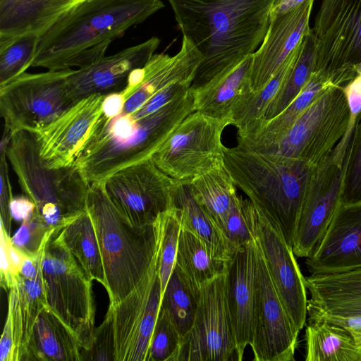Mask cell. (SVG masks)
Segmentation results:
<instances>
[{
    "label": "cell",
    "mask_w": 361,
    "mask_h": 361,
    "mask_svg": "<svg viewBox=\"0 0 361 361\" xmlns=\"http://www.w3.org/2000/svg\"><path fill=\"white\" fill-rule=\"evenodd\" d=\"M73 69L24 73L0 86V112L4 128L37 133L74 102L68 89V78Z\"/></svg>",
    "instance_id": "8"
},
{
    "label": "cell",
    "mask_w": 361,
    "mask_h": 361,
    "mask_svg": "<svg viewBox=\"0 0 361 361\" xmlns=\"http://www.w3.org/2000/svg\"><path fill=\"white\" fill-rule=\"evenodd\" d=\"M102 181L111 200L135 225L154 224L175 205L178 180L152 159L123 168Z\"/></svg>",
    "instance_id": "13"
},
{
    "label": "cell",
    "mask_w": 361,
    "mask_h": 361,
    "mask_svg": "<svg viewBox=\"0 0 361 361\" xmlns=\"http://www.w3.org/2000/svg\"><path fill=\"white\" fill-rule=\"evenodd\" d=\"M314 39L310 30L305 37L304 47L295 65L269 105L263 121L281 113L300 92L314 71Z\"/></svg>",
    "instance_id": "34"
},
{
    "label": "cell",
    "mask_w": 361,
    "mask_h": 361,
    "mask_svg": "<svg viewBox=\"0 0 361 361\" xmlns=\"http://www.w3.org/2000/svg\"><path fill=\"white\" fill-rule=\"evenodd\" d=\"M159 262V247L151 267L137 287L117 305H111L115 330V361H147L161 301Z\"/></svg>",
    "instance_id": "16"
},
{
    "label": "cell",
    "mask_w": 361,
    "mask_h": 361,
    "mask_svg": "<svg viewBox=\"0 0 361 361\" xmlns=\"http://www.w3.org/2000/svg\"><path fill=\"white\" fill-rule=\"evenodd\" d=\"M228 125L229 118L195 111L177 126L151 159L172 178L190 181L224 164L221 136Z\"/></svg>",
    "instance_id": "9"
},
{
    "label": "cell",
    "mask_w": 361,
    "mask_h": 361,
    "mask_svg": "<svg viewBox=\"0 0 361 361\" xmlns=\"http://www.w3.org/2000/svg\"><path fill=\"white\" fill-rule=\"evenodd\" d=\"M126 97L121 92L106 95L102 105V114L111 117L118 114L123 109Z\"/></svg>",
    "instance_id": "49"
},
{
    "label": "cell",
    "mask_w": 361,
    "mask_h": 361,
    "mask_svg": "<svg viewBox=\"0 0 361 361\" xmlns=\"http://www.w3.org/2000/svg\"><path fill=\"white\" fill-rule=\"evenodd\" d=\"M14 337L11 317L7 312V317L0 340V360L14 361Z\"/></svg>",
    "instance_id": "48"
},
{
    "label": "cell",
    "mask_w": 361,
    "mask_h": 361,
    "mask_svg": "<svg viewBox=\"0 0 361 361\" xmlns=\"http://www.w3.org/2000/svg\"><path fill=\"white\" fill-rule=\"evenodd\" d=\"M227 263L214 258L200 239L181 228L174 269L197 301L202 288L226 271Z\"/></svg>",
    "instance_id": "28"
},
{
    "label": "cell",
    "mask_w": 361,
    "mask_h": 361,
    "mask_svg": "<svg viewBox=\"0 0 361 361\" xmlns=\"http://www.w3.org/2000/svg\"><path fill=\"white\" fill-rule=\"evenodd\" d=\"M164 104L156 94L134 111H120L111 117L101 114L74 161L90 184L151 159L177 126L195 111L192 90Z\"/></svg>",
    "instance_id": "2"
},
{
    "label": "cell",
    "mask_w": 361,
    "mask_h": 361,
    "mask_svg": "<svg viewBox=\"0 0 361 361\" xmlns=\"http://www.w3.org/2000/svg\"><path fill=\"white\" fill-rule=\"evenodd\" d=\"M305 286L311 295L308 316L317 314L361 316V269L341 274L310 275Z\"/></svg>",
    "instance_id": "22"
},
{
    "label": "cell",
    "mask_w": 361,
    "mask_h": 361,
    "mask_svg": "<svg viewBox=\"0 0 361 361\" xmlns=\"http://www.w3.org/2000/svg\"><path fill=\"white\" fill-rule=\"evenodd\" d=\"M246 203L247 199L236 195L223 228L226 239L236 250L254 240L247 222Z\"/></svg>",
    "instance_id": "42"
},
{
    "label": "cell",
    "mask_w": 361,
    "mask_h": 361,
    "mask_svg": "<svg viewBox=\"0 0 361 361\" xmlns=\"http://www.w3.org/2000/svg\"><path fill=\"white\" fill-rule=\"evenodd\" d=\"M183 36L203 56L191 89L228 72L260 46L274 0H168Z\"/></svg>",
    "instance_id": "1"
},
{
    "label": "cell",
    "mask_w": 361,
    "mask_h": 361,
    "mask_svg": "<svg viewBox=\"0 0 361 361\" xmlns=\"http://www.w3.org/2000/svg\"><path fill=\"white\" fill-rule=\"evenodd\" d=\"M181 338L169 312L160 307L151 337L147 361H176Z\"/></svg>",
    "instance_id": "39"
},
{
    "label": "cell",
    "mask_w": 361,
    "mask_h": 361,
    "mask_svg": "<svg viewBox=\"0 0 361 361\" xmlns=\"http://www.w3.org/2000/svg\"><path fill=\"white\" fill-rule=\"evenodd\" d=\"M237 360L226 298V272L200 290L192 326L182 341L176 361Z\"/></svg>",
    "instance_id": "15"
},
{
    "label": "cell",
    "mask_w": 361,
    "mask_h": 361,
    "mask_svg": "<svg viewBox=\"0 0 361 361\" xmlns=\"http://www.w3.org/2000/svg\"><path fill=\"white\" fill-rule=\"evenodd\" d=\"M39 39V35L25 34L0 40V86L31 67Z\"/></svg>",
    "instance_id": "36"
},
{
    "label": "cell",
    "mask_w": 361,
    "mask_h": 361,
    "mask_svg": "<svg viewBox=\"0 0 361 361\" xmlns=\"http://www.w3.org/2000/svg\"><path fill=\"white\" fill-rule=\"evenodd\" d=\"M55 231L48 240L42 262L47 307L74 334L87 350L94 330L92 280Z\"/></svg>",
    "instance_id": "7"
},
{
    "label": "cell",
    "mask_w": 361,
    "mask_h": 361,
    "mask_svg": "<svg viewBox=\"0 0 361 361\" xmlns=\"http://www.w3.org/2000/svg\"><path fill=\"white\" fill-rule=\"evenodd\" d=\"M337 87L333 80L313 71L295 99L274 118L261 121L247 133L238 137V143L261 152H269L286 135L307 108L326 90Z\"/></svg>",
    "instance_id": "23"
},
{
    "label": "cell",
    "mask_w": 361,
    "mask_h": 361,
    "mask_svg": "<svg viewBox=\"0 0 361 361\" xmlns=\"http://www.w3.org/2000/svg\"><path fill=\"white\" fill-rule=\"evenodd\" d=\"M308 319H321L334 323L345 329L353 337L356 344L361 347V316L357 314H317Z\"/></svg>",
    "instance_id": "45"
},
{
    "label": "cell",
    "mask_w": 361,
    "mask_h": 361,
    "mask_svg": "<svg viewBox=\"0 0 361 361\" xmlns=\"http://www.w3.org/2000/svg\"><path fill=\"white\" fill-rule=\"evenodd\" d=\"M11 216L22 223L30 221L34 216L35 203L26 195L13 197L10 204Z\"/></svg>",
    "instance_id": "47"
},
{
    "label": "cell",
    "mask_w": 361,
    "mask_h": 361,
    "mask_svg": "<svg viewBox=\"0 0 361 361\" xmlns=\"http://www.w3.org/2000/svg\"><path fill=\"white\" fill-rule=\"evenodd\" d=\"M10 238L5 228L1 224V265L0 276L1 286L5 291H9L12 286L16 274L11 259Z\"/></svg>",
    "instance_id": "44"
},
{
    "label": "cell",
    "mask_w": 361,
    "mask_h": 361,
    "mask_svg": "<svg viewBox=\"0 0 361 361\" xmlns=\"http://www.w3.org/2000/svg\"><path fill=\"white\" fill-rule=\"evenodd\" d=\"M5 150L21 190L35 204L34 215L48 227L61 231L86 209L90 183L75 164L46 166L34 133H11Z\"/></svg>",
    "instance_id": "6"
},
{
    "label": "cell",
    "mask_w": 361,
    "mask_h": 361,
    "mask_svg": "<svg viewBox=\"0 0 361 361\" xmlns=\"http://www.w3.org/2000/svg\"><path fill=\"white\" fill-rule=\"evenodd\" d=\"M306 361H361V347L343 327L321 319H308Z\"/></svg>",
    "instance_id": "30"
},
{
    "label": "cell",
    "mask_w": 361,
    "mask_h": 361,
    "mask_svg": "<svg viewBox=\"0 0 361 361\" xmlns=\"http://www.w3.org/2000/svg\"><path fill=\"white\" fill-rule=\"evenodd\" d=\"M185 182L197 203L223 232L226 216L238 195L237 187L224 164Z\"/></svg>",
    "instance_id": "32"
},
{
    "label": "cell",
    "mask_w": 361,
    "mask_h": 361,
    "mask_svg": "<svg viewBox=\"0 0 361 361\" xmlns=\"http://www.w3.org/2000/svg\"><path fill=\"white\" fill-rule=\"evenodd\" d=\"M174 203L180 209L182 228L200 239L214 258L230 261L236 249L197 203L185 181L178 180Z\"/></svg>",
    "instance_id": "29"
},
{
    "label": "cell",
    "mask_w": 361,
    "mask_h": 361,
    "mask_svg": "<svg viewBox=\"0 0 361 361\" xmlns=\"http://www.w3.org/2000/svg\"><path fill=\"white\" fill-rule=\"evenodd\" d=\"M246 213L250 229L259 243L278 295L300 331L307 315V288L293 246L278 225L249 198Z\"/></svg>",
    "instance_id": "12"
},
{
    "label": "cell",
    "mask_w": 361,
    "mask_h": 361,
    "mask_svg": "<svg viewBox=\"0 0 361 361\" xmlns=\"http://www.w3.org/2000/svg\"><path fill=\"white\" fill-rule=\"evenodd\" d=\"M255 271L249 343L253 360L293 361L300 330L286 310L255 238Z\"/></svg>",
    "instance_id": "11"
},
{
    "label": "cell",
    "mask_w": 361,
    "mask_h": 361,
    "mask_svg": "<svg viewBox=\"0 0 361 361\" xmlns=\"http://www.w3.org/2000/svg\"><path fill=\"white\" fill-rule=\"evenodd\" d=\"M305 36L270 80L261 89L246 95L233 109L231 125L236 128L238 136L250 131L264 120L269 105L288 78L302 51Z\"/></svg>",
    "instance_id": "31"
},
{
    "label": "cell",
    "mask_w": 361,
    "mask_h": 361,
    "mask_svg": "<svg viewBox=\"0 0 361 361\" xmlns=\"http://www.w3.org/2000/svg\"><path fill=\"white\" fill-rule=\"evenodd\" d=\"M306 267L311 275H329L361 269V201L341 202Z\"/></svg>",
    "instance_id": "17"
},
{
    "label": "cell",
    "mask_w": 361,
    "mask_h": 361,
    "mask_svg": "<svg viewBox=\"0 0 361 361\" xmlns=\"http://www.w3.org/2000/svg\"><path fill=\"white\" fill-rule=\"evenodd\" d=\"M47 307L42 268L33 279L18 274L8 295L14 337V361H25L27 344L35 323Z\"/></svg>",
    "instance_id": "25"
},
{
    "label": "cell",
    "mask_w": 361,
    "mask_h": 361,
    "mask_svg": "<svg viewBox=\"0 0 361 361\" xmlns=\"http://www.w3.org/2000/svg\"><path fill=\"white\" fill-rule=\"evenodd\" d=\"M59 235L88 277L105 288L101 252L93 223L87 210L65 226L59 232Z\"/></svg>",
    "instance_id": "33"
},
{
    "label": "cell",
    "mask_w": 361,
    "mask_h": 361,
    "mask_svg": "<svg viewBox=\"0 0 361 361\" xmlns=\"http://www.w3.org/2000/svg\"><path fill=\"white\" fill-rule=\"evenodd\" d=\"M82 0H0V40L39 36Z\"/></svg>",
    "instance_id": "24"
},
{
    "label": "cell",
    "mask_w": 361,
    "mask_h": 361,
    "mask_svg": "<svg viewBox=\"0 0 361 361\" xmlns=\"http://www.w3.org/2000/svg\"><path fill=\"white\" fill-rule=\"evenodd\" d=\"M116 343L113 307L109 310L103 322L95 328L92 340L87 350H81V361H115Z\"/></svg>",
    "instance_id": "41"
},
{
    "label": "cell",
    "mask_w": 361,
    "mask_h": 361,
    "mask_svg": "<svg viewBox=\"0 0 361 361\" xmlns=\"http://www.w3.org/2000/svg\"><path fill=\"white\" fill-rule=\"evenodd\" d=\"M8 137L4 135L1 144V163H0V210L1 224L4 226L7 234L11 236L12 216L10 204L13 199L12 188L8 175L7 158L5 146Z\"/></svg>",
    "instance_id": "43"
},
{
    "label": "cell",
    "mask_w": 361,
    "mask_h": 361,
    "mask_svg": "<svg viewBox=\"0 0 361 361\" xmlns=\"http://www.w3.org/2000/svg\"><path fill=\"white\" fill-rule=\"evenodd\" d=\"M160 307L169 312L182 342L192 326L197 309V300L175 269L166 284Z\"/></svg>",
    "instance_id": "35"
},
{
    "label": "cell",
    "mask_w": 361,
    "mask_h": 361,
    "mask_svg": "<svg viewBox=\"0 0 361 361\" xmlns=\"http://www.w3.org/2000/svg\"><path fill=\"white\" fill-rule=\"evenodd\" d=\"M160 39H149L109 56H103L85 67L73 70L68 78V93L75 102L93 94L119 92L126 87L130 73L142 67L154 54Z\"/></svg>",
    "instance_id": "19"
},
{
    "label": "cell",
    "mask_w": 361,
    "mask_h": 361,
    "mask_svg": "<svg viewBox=\"0 0 361 361\" xmlns=\"http://www.w3.org/2000/svg\"><path fill=\"white\" fill-rule=\"evenodd\" d=\"M55 231L48 227L36 216L22 223L13 235L11 236L12 245L26 257L36 258L44 250L48 240Z\"/></svg>",
    "instance_id": "40"
},
{
    "label": "cell",
    "mask_w": 361,
    "mask_h": 361,
    "mask_svg": "<svg viewBox=\"0 0 361 361\" xmlns=\"http://www.w3.org/2000/svg\"><path fill=\"white\" fill-rule=\"evenodd\" d=\"M81 350L74 334L45 307L33 326L25 361H81Z\"/></svg>",
    "instance_id": "27"
},
{
    "label": "cell",
    "mask_w": 361,
    "mask_h": 361,
    "mask_svg": "<svg viewBox=\"0 0 361 361\" xmlns=\"http://www.w3.org/2000/svg\"><path fill=\"white\" fill-rule=\"evenodd\" d=\"M96 232L110 305L128 295L148 272L160 242L159 218L151 224L135 225L108 196L103 181L90 184L86 207Z\"/></svg>",
    "instance_id": "5"
},
{
    "label": "cell",
    "mask_w": 361,
    "mask_h": 361,
    "mask_svg": "<svg viewBox=\"0 0 361 361\" xmlns=\"http://www.w3.org/2000/svg\"><path fill=\"white\" fill-rule=\"evenodd\" d=\"M341 202L361 201V113L352 133L343 164Z\"/></svg>",
    "instance_id": "38"
},
{
    "label": "cell",
    "mask_w": 361,
    "mask_h": 361,
    "mask_svg": "<svg viewBox=\"0 0 361 361\" xmlns=\"http://www.w3.org/2000/svg\"><path fill=\"white\" fill-rule=\"evenodd\" d=\"M305 1L307 0H274L270 11V18L288 12Z\"/></svg>",
    "instance_id": "50"
},
{
    "label": "cell",
    "mask_w": 361,
    "mask_h": 361,
    "mask_svg": "<svg viewBox=\"0 0 361 361\" xmlns=\"http://www.w3.org/2000/svg\"><path fill=\"white\" fill-rule=\"evenodd\" d=\"M351 135H344L331 154L312 171L295 233L293 250L307 257L341 202L343 164Z\"/></svg>",
    "instance_id": "14"
},
{
    "label": "cell",
    "mask_w": 361,
    "mask_h": 361,
    "mask_svg": "<svg viewBox=\"0 0 361 361\" xmlns=\"http://www.w3.org/2000/svg\"><path fill=\"white\" fill-rule=\"evenodd\" d=\"M350 110L342 87L322 93L269 152L305 161L314 166L322 164L345 135Z\"/></svg>",
    "instance_id": "10"
},
{
    "label": "cell",
    "mask_w": 361,
    "mask_h": 361,
    "mask_svg": "<svg viewBox=\"0 0 361 361\" xmlns=\"http://www.w3.org/2000/svg\"><path fill=\"white\" fill-rule=\"evenodd\" d=\"M356 76L343 87L350 117L349 125L354 126L361 113V66L355 69Z\"/></svg>",
    "instance_id": "46"
},
{
    "label": "cell",
    "mask_w": 361,
    "mask_h": 361,
    "mask_svg": "<svg viewBox=\"0 0 361 361\" xmlns=\"http://www.w3.org/2000/svg\"><path fill=\"white\" fill-rule=\"evenodd\" d=\"M250 57L203 85L190 88L195 111L214 118L230 119L235 106L252 92L248 80Z\"/></svg>",
    "instance_id": "26"
},
{
    "label": "cell",
    "mask_w": 361,
    "mask_h": 361,
    "mask_svg": "<svg viewBox=\"0 0 361 361\" xmlns=\"http://www.w3.org/2000/svg\"><path fill=\"white\" fill-rule=\"evenodd\" d=\"M164 6L161 0H82L39 36L31 67L89 66L104 56L114 39Z\"/></svg>",
    "instance_id": "3"
},
{
    "label": "cell",
    "mask_w": 361,
    "mask_h": 361,
    "mask_svg": "<svg viewBox=\"0 0 361 361\" xmlns=\"http://www.w3.org/2000/svg\"><path fill=\"white\" fill-rule=\"evenodd\" d=\"M255 271V241L239 247L228 262L226 298L235 343L237 360H242L250 343Z\"/></svg>",
    "instance_id": "21"
},
{
    "label": "cell",
    "mask_w": 361,
    "mask_h": 361,
    "mask_svg": "<svg viewBox=\"0 0 361 361\" xmlns=\"http://www.w3.org/2000/svg\"><path fill=\"white\" fill-rule=\"evenodd\" d=\"M160 243L159 276L161 298L175 267L180 232L182 228L180 209L174 205L159 217Z\"/></svg>",
    "instance_id": "37"
},
{
    "label": "cell",
    "mask_w": 361,
    "mask_h": 361,
    "mask_svg": "<svg viewBox=\"0 0 361 361\" xmlns=\"http://www.w3.org/2000/svg\"><path fill=\"white\" fill-rule=\"evenodd\" d=\"M314 0L270 18L262 42L251 55L248 80L252 92L263 87L310 31L309 16Z\"/></svg>",
    "instance_id": "20"
},
{
    "label": "cell",
    "mask_w": 361,
    "mask_h": 361,
    "mask_svg": "<svg viewBox=\"0 0 361 361\" xmlns=\"http://www.w3.org/2000/svg\"><path fill=\"white\" fill-rule=\"evenodd\" d=\"M105 97L104 94H93L74 102L35 133L46 166L56 169L74 164L89 130L102 112Z\"/></svg>",
    "instance_id": "18"
},
{
    "label": "cell",
    "mask_w": 361,
    "mask_h": 361,
    "mask_svg": "<svg viewBox=\"0 0 361 361\" xmlns=\"http://www.w3.org/2000/svg\"><path fill=\"white\" fill-rule=\"evenodd\" d=\"M224 166L235 185L281 228L293 246L300 213L315 166L238 143L225 147Z\"/></svg>",
    "instance_id": "4"
}]
</instances>
